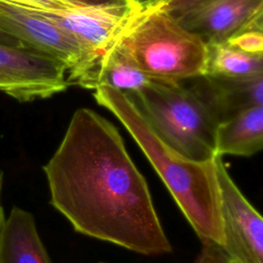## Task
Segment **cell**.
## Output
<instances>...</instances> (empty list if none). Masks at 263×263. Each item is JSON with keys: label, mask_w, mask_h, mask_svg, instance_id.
Returning <instances> with one entry per match:
<instances>
[{"label": "cell", "mask_w": 263, "mask_h": 263, "mask_svg": "<svg viewBox=\"0 0 263 263\" xmlns=\"http://www.w3.org/2000/svg\"><path fill=\"white\" fill-rule=\"evenodd\" d=\"M50 204L75 231L147 255L172 252L148 184L112 122L77 109L43 166Z\"/></svg>", "instance_id": "6da1fadb"}, {"label": "cell", "mask_w": 263, "mask_h": 263, "mask_svg": "<svg viewBox=\"0 0 263 263\" xmlns=\"http://www.w3.org/2000/svg\"><path fill=\"white\" fill-rule=\"evenodd\" d=\"M96 102L125 127L158 174L201 245L222 240L221 202L215 157L191 160L161 141L127 96L107 85L93 89Z\"/></svg>", "instance_id": "7a4b0ae2"}, {"label": "cell", "mask_w": 263, "mask_h": 263, "mask_svg": "<svg viewBox=\"0 0 263 263\" xmlns=\"http://www.w3.org/2000/svg\"><path fill=\"white\" fill-rule=\"evenodd\" d=\"M150 128L167 146L195 161L216 156L218 116L184 82L151 79L140 89L124 92Z\"/></svg>", "instance_id": "3957f363"}, {"label": "cell", "mask_w": 263, "mask_h": 263, "mask_svg": "<svg viewBox=\"0 0 263 263\" xmlns=\"http://www.w3.org/2000/svg\"><path fill=\"white\" fill-rule=\"evenodd\" d=\"M114 45L151 79L179 82L205 73L206 44L161 9H141Z\"/></svg>", "instance_id": "277c9868"}, {"label": "cell", "mask_w": 263, "mask_h": 263, "mask_svg": "<svg viewBox=\"0 0 263 263\" xmlns=\"http://www.w3.org/2000/svg\"><path fill=\"white\" fill-rule=\"evenodd\" d=\"M221 202L222 240L201 245L195 263H263V220L215 156Z\"/></svg>", "instance_id": "5b68a950"}, {"label": "cell", "mask_w": 263, "mask_h": 263, "mask_svg": "<svg viewBox=\"0 0 263 263\" xmlns=\"http://www.w3.org/2000/svg\"><path fill=\"white\" fill-rule=\"evenodd\" d=\"M0 28L23 46L62 62L67 67L68 85H79L92 69L83 47L37 10L0 1Z\"/></svg>", "instance_id": "8992f818"}, {"label": "cell", "mask_w": 263, "mask_h": 263, "mask_svg": "<svg viewBox=\"0 0 263 263\" xmlns=\"http://www.w3.org/2000/svg\"><path fill=\"white\" fill-rule=\"evenodd\" d=\"M140 10L137 3H115L37 11L71 35L88 54L92 69L80 85L85 88L102 57Z\"/></svg>", "instance_id": "52a82bcc"}, {"label": "cell", "mask_w": 263, "mask_h": 263, "mask_svg": "<svg viewBox=\"0 0 263 263\" xmlns=\"http://www.w3.org/2000/svg\"><path fill=\"white\" fill-rule=\"evenodd\" d=\"M67 67L25 47L0 43V91L18 102L50 98L68 87Z\"/></svg>", "instance_id": "ba28073f"}, {"label": "cell", "mask_w": 263, "mask_h": 263, "mask_svg": "<svg viewBox=\"0 0 263 263\" xmlns=\"http://www.w3.org/2000/svg\"><path fill=\"white\" fill-rule=\"evenodd\" d=\"M174 17L205 44L217 43L246 29L263 30V0H210Z\"/></svg>", "instance_id": "9c48e42d"}, {"label": "cell", "mask_w": 263, "mask_h": 263, "mask_svg": "<svg viewBox=\"0 0 263 263\" xmlns=\"http://www.w3.org/2000/svg\"><path fill=\"white\" fill-rule=\"evenodd\" d=\"M182 82L205 101L221 122L245 109L263 106V74L246 77L203 74Z\"/></svg>", "instance_id": "30bf717a"}, {"label": "cell", "mask_w": 263, "mask_h": 263, "mask_svg": "<svg viewBox=\"0 0 263 263\" xmlns=\"http://www.w3.org/2000/svg\"><path fill=\"white\" fill-rule=\"evenodd\" d=\"M0 263H52L34 216L18 206L0 225Z\"/></svg>", "instance_id": "8fae6325"}, {"label": "cell", "mask_w": 263, "mask_h": 263, "mask_svg": "<svg viewBox=\"0 0 263 263\" xmlns=\"http://www.w3.org/2000/svg\"><path fill=\"white\" fill-rule=\"evenodd\" d=\"M263 148V106L245 109L222 121L216 132L215 153L249 157Z\"/></svg>", "instance_id": "7c38bea8"}, {"label": "cell", "mask_w": 263, "mask_h": 263, "mask_svg": "<svg viewBox=\"0 0 263 263\" xmlns=\"http://www.w3.org/2000/svg\"><path fill=\"white\" fill-rule=\"evenodd\" d=\"M150 80V77L139 70L113 44L100 60L91 76L88 89L107 85L122 92H132L140 89Z\"/></svg>", "instance_id": "4fadbf2b"}, {"label": "cell", "mask_w": 263, "mask_h": 263, "mask_svg": "<svg viewBox=\"0 0 263 263\" xmlns=\"http://www.w3.org/2000/svg\"><path fill=\"white\" fill-rule=\"evenodd\" d=\"M226 77L263 74V54L245 52L227 41L206 44L205 73Z\"/></svg>", "instance_id": "5bb4252c"}, {"label": "cell", "mask_w": 263, "mask_h": 263, "mask_svg": "<svg viewBox=\"0 0 263 263\" xmlns=\"http://www.w3.org/2000/svg\"><path fill=\"white\" fill-rule=\"evenodd\" d=\"M232 46L252 54H263V30L246 29L226 40Z\"/></svg>", "instance_id": "9a60e30c"}, {"label": "cell", "mask_w": 263, "mask_h": 263, "mask_svg": "<svg viewBox=\"0 0 263 263\" xmlns=\"http://www.w3.org/2000/svg\"><path fill=\"white\" fill-rule=\"evenodd\" d=\"M0 1L15 4V5L33 9V10H57V9H65V8L78 6V5L63 2L60 0H0Z\"/></svg>", "instance_id": "2e32d148"}, {"label": "cell", "mask_w": 263, "mask_h": 263, "mask_svg": "<svg viewBox=\"0 0 263 263\" xmlns=\"http://www.w3.org/2000/svg\"><path fill=\"white\" fill-rule=\"evenodd\" d=\"M210 0H167L155 9H161L173 16H178L181 13Z\"/></svg>", "instance_id": "e0dca14e"}, {"label": "cell", "mask_w": 263, "mask_h": 263, "mask_svg": "<svg viewBox=\"0 0 263 263\" xmlns=\"http://www.w3.org/2000/svg\"><path fill=\"white\" fill-rule=\"evenodd\" d=\"M75 5H97V4H115V3H137L134 0H60ZM138 4V3H137Z\"/></svg>", "instance_id": "ac0fdd59"}, {"label": "cell", "mask_w": 263, "mask_h": 263, "mask_svg": "<svg viewBox=\"0 0 263 263\" xmlns=\"http://www.w3.org/2000/svg\"><path fill=\"white\" fill-rule=\"evenodd\" d=\"M0 43L12 45V46H23L18 40H16L13 36L3 31L1 28H0Z\"/></svg>", "instance_id": "d6986e66"}, {"label": "cell", "mask_w": 263, "mask_h": 263, "mask_svg": "<svg viewBox=\"0 0 263 263\" xmlns=\"http://www.w3.org/2000/svg\"><path fill=\"white\" fill-rule=\"evenodd\" d=\"M167 0H140L139 5L142 10L147 9H155L159 7L161 4H163Z\"/></svg>", "instance_id": "ffe728a7"}, {"label": "cell", "mask_w": 263, "mask_h": 263, "mask_svg": "<svg viewBox=\"0 0 263 263\" xmlns=\"http://www.w3.org/2000/svg\"><path fill=\"white\" fill-rule=\"evenodd\" d=\"M2 185H3V172L2 170L0 168V225L2 223V221L4 220L5 216H4V211H3V208H2V204H1V191H2Z\"/></svg>", "instance_id": "44dd1931"}, {"label": "cell", "mask_w": 263, "mask_h": 263, "mask_svg": "<svg viewBox=\"0 0 263 263\" xmlns=\"http://www.w3.org/2000/svg\"><path fill=\"white\" fill-rule=\"evenodd\" d=\"M134 1H136L138 4H139V2H140V0H134Z\"/></svg>", "instance_id": "7402d4cb"}, {"label": "cell", "mask_w": 263, "mask_h": 263, "mask_svg": "<svg viewBox=\"0 0 263 263\" xmlns=\"http://www.w3.org/2000/svg\"><path fill=\"white\" fill-rule=\"evenodd\" d=\"M100 263H106V262H100Z\"/></svg>", "instance_id": "603a6c76"}]
</instances>
